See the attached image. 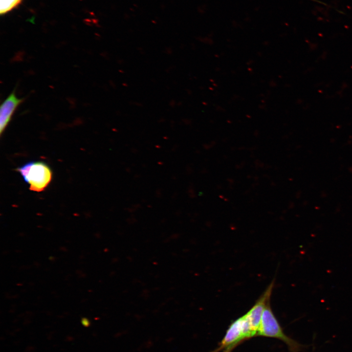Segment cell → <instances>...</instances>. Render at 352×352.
<instances>
[{"instance_id":"1","label":"cell","mask_w":352,"mask_h":352,"mask_svg":"<svg viewBox=\"0 0 352 352\" xmlns=\"http://www.w3.org/2000/svg\"><path fill=\"white\" fill-rule=\"evenodd\" d=\"M29 189L35 192L44 191L51 181L52 173L49 167L42 161H29L17 168Z\"/></svg>"},{"instance_id":"2","label":"cell","mask_w":352,"mask_h":352,"mask_svg":"<svg viewBox=\"0 0 352 352\" xmlns=\"http://www.w3.org/2000/svg\"><path fill=\"white\" fill-rule=\"evenodd\" d=\"M254 336V333L244 315L230 324L219 346L212 352H231L243 341Z\"/></svg>"},{"instance_id":"3","label":"cell","mask_w":352,"mask_h":352,"mask_svg":"<svg viewBox=\"0 0 352 352\" xmlns=\"http://www.w3.org/2000/svg\"><path fill=\"white\" fill-rule=\"evenodd\" d=\"M257 336L277 338L283 341L292 352H298L302 345L287 336L273 314L269 302L264 311Z\"/></svg>"},{"instance_id":"4","label":"cell","mask_w":352,"mask_h":352,"mask_svg":"<svg viewBox=\"0 0 352 352\" xmlns=\"http://www.w3.org/2000/svg\"><path fill=\"white\" fill-rule=\"evenodd\" d=\"M273 284L274 283L272 282L254 305L244 314L256 336H257L263 311L267 304L270 302V296L274 286Z\"/></svg>"},{"instance_id":"5","label":"cell","mask_w":352,"mask_h":352,"mask_svg":"<svg viewBox=\"0 0 352 352\" xmlns=\"http://www.w3.org/2000/svg\"><path fill=\"white\" fill-rule=\"evenodd\" d=\"M23 100L24 98H19L17 97L15 89H14L1 104L0 108V135L2 134L10 122L16 110Z\"/></svg>"},{"instance_id":"6","label":"cell","mask_w":352,"mask_h":352,"mask_svg":"<svg viewBox=\"0 0 352 352\" xmlns=\"http://www.w3.org/2000/svg\"><path fill=\"white\" fill-rule=\"evenodd\" d=\"M22 0H0V13L5 14L17 7Z\"/></svg>"},{"instance_id":"7","label":"cell","mask_w":352,"mask_h":352,"mask_svg":"<svg viewBox=\"0 0 352 352\" xmlns=\"http://www.w3.org/2000/svg\"><path fill=\"white\" fill-rule=\"evenodd\" d=\"M81 323H82V324L84 327H88L90 325L89 321L87 318H85V317L82 318Z\"/></svg>"}]
</instances>
